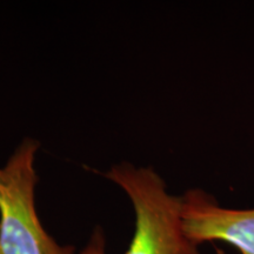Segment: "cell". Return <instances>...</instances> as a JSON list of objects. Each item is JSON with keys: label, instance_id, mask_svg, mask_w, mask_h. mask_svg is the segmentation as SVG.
Instances as JSON below:
<instances>
[{"label": "cell", "instance_id": "6da1fadb", "mask_svg": "<svg viewBox=\"0 0 254 254\" xmlns=\"http://www.w3.org/2000/svg\"><path fill=\"white\" fill-rule=\"evenodd\" d=\"M103 176L125 192L134 211V233L125 254H201L184 230L182 198L171 194L153 167L120 163ZM79 254H106L103 228H94Z\"/></svg>", "mask_w": 254, "mask_h": 254}, {"label": "cell", "instance_id": "7a4b0ae2", "mask_svg": "<svg viewBox=\"0 0 254 254\" xmlns=\"http://www.w3.org/2000/svg\"><path fill=\"white\" fill-rule=\"evenodd\" d=\"M39 142L25 138L0 167V254H75L47 233L36 207Z\"/></svg>", "mask_w": 254, "mask_h": 254}, {"label": "cell", "instance_id": "3957f363", "mask_svg": "<svg viewBox=\"0 0 254 254\" xmlns=\"http://www.w3.org/2000/svg\"><path fill=\"white\" fill-rule=\"evenodd\" d=\"M182 198L183 226L196 245L224 243L239 254H254V207L221 205L202 189H190Z\"/></svg>", "mask_w": 254, "mask_h": 254}]
</instances>
